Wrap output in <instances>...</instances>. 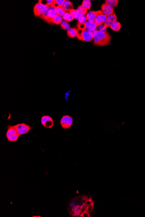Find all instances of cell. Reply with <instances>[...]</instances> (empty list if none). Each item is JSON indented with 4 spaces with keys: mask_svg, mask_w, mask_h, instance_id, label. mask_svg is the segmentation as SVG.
<instances>
[{
    "mask_svg": "<svg viewBox=\"0 0 145 217\" xmlns=\"http://www.w3.org/2000/svg\"><path fill=\"white\" fill-rule=\"evenodd\" d=\"M77 27L78 29L82 30V31H85L86 30V26L85 23H80L78 22L77 23Z\"/></svg>",
    "mask_w": 145,
    "mask_h": 217,
    "instance_id": "obj_25",
    "label": "cell"
},
{
    "mask_svg": "<svg viewBox=\"0 0 145 217\" xmlns=\"http://www.w3.org/2000/svg\"><path fill=\"white\" fill-rule=\"evenodd\" d=\"M57 15V13L56 8L53 6H50L44 15L41 16V18L47 23L51 24L52 19Z\"/></svg>",
    "mask_w": 145,
    "mask_h": 217,
    "instance_id": "obj_2",
    "label": "cell"
},
{
    "mask_svg": "<svg viewBox=\"0 0 145 217\" xmlns=\"http://www.w3.org/2000/svg\"><path fill=\"white\" fill-rule=\"evenodd\" d=\"M92 202L90 201H86V203H85V205H86L87 206H90V205H91Z\"/></svg>",
    "mask_w": 145,
    "mask_h": 217,
    "instance_id": "obj_28",
    "label": "cell"
},
{
    "mask_svg": "<svg viewBox=\"0 0 145 217\" xmlns=\"http://www.w3.org/2000/svg\"><path fill=\"white\" fill-rule=\"evenodd\" d=\"M93 33V43L95 45L105 46L109 44L111 41V36L106 31H95Z\"/></svg>",
    "mask_w": 145,
    "mask_h": 217,
    "instance_id": "obj_1",
    "label": "cell"
},
{
    "mask_svg": "<svg viewBox=\"0 0 145 217\" xmlns=\"http://www.w3.org/2000/svg\"><path fill=\"white\" fill-rule=\"evenodd\" d=\"M62 19L63 18L61 16L57 15V16H55V17L52 19L51 22V24L55 23L57 25L61 23V22H62Z\"/></svg>",
    "mask_w": 145,
    "mask_h": 217,
    "instance_id": "obj_18",
    "label": "cell"
},
{
    "mask_svg": "<svg viewBox=\"0 0 145 217\" xmlns=\"http://www.w3.org/2000/svg\"><path fill=\"white\" fill-rule=\"evenodd\" d=\"M62 7L65 11L69 12V10L73 9V5L71 2L69 1H65Z\"/></svg>",
    "mask_w": 145,
    "mask_h": 217,
    "instance_id": "obj_14",
    "label": "cell"
},
{
    "mask_svg": "<svg viewBox=\"0 0 145 217\" xmlns=\"http://www.w3.org/2000/svg\"><path fill=\"white\" fill-rule=\"evenodd\" d=\"M118 3L119 1L118 0H106L105 2L106 4L113 7L117 6Z\"/></svg>",
    "mask_w": 145,
    "mask_h": 217,
    "instance_id": "obj_21",
    "label": "cell"
},
{
    "mask_svg": "<svg viewBox=\"0 0 145 217\" xmlns=\"http://www.w3.org/2000/svg\"><path fill=\"white\" fill-rule=\"evenodd\" d=\"M83 217H88V214H87V213L84 212L83 214Z\"/></svg>",
    "mask_w": 145,
    "mask_h": 217,
    "instance_id": "obj_30",
    "label": "cell"
},
{
    "mask_svg": "<svg viewBox=\"0 0 145 217\" xmlns=\"http://www.w3.org/2000/svg\"><path fill=\"white\" fill-rule=\"evenodd\" d=\"M62 18L63 19H64V21L67 22H70L74 19L72 15H71V13H70L69 12H66L64 15V16H63Z\"/></svg>",
    "mask_w": 145,
    "mask_h": 217,
    "instance_id": "obj_17",
    "label": "cell"
},
{
    "mask_svg": "<svg viewBox=\"0 0 145 217\" xmlns=\"http://www.w3.org/2000/svg\"><path fill=\"white\" fill-rule=\"evenodd\" d=\"M47 8H48L47 6H46V5L43 4L40 2V1H39L38 3L35 5L33 8L34 15H35V16L36 17L38 16L41 17L42 15H44L45 12L46 11Z\"/></svg>",
    "mask_w": 145,
    "mask_h": 217,
    "instance_id": "obj_5",
    "label": "cell"
},
{
    "mask_svg": "<svg viewBox=\"0 0 145 217\" xmlns=\"http://www.w3.org/2000/svg\"><path fill=\"white\" fill-rule=\"evenodd\" d=\"M77 37L80 40L91 42L93 39V33L87 30L82 31L77 29Z\"/></svg>",
    "mask_w": 145,
    "mask_h": 217,
    "instance_id": "obj_3",
    "label": "cell"
},
{
    "mask_svg": "<svg viewBox=\"0 0 145 217\" xmlns=\"http://www.w3.org/2000/svg\"><path fill=\"white\" fill-rule=\"evenodd\" d=\"M110 28L113 31H119L121 28V23L116 21L111 25Z\"/></svg>",
    "mask_w": 145,
    "mask_h": 217,
    "instance_id": "obj_15",
    "label": "cell"
},
{
    "mask_svg": "<svg viewBox=\"0 0 145 217\" xmlns=\"http://www.w3.org/2000/svg\"><path fill=\"white\" fill-rule=\"evenodd\" d=\"M69 12L72 15V16L74 18V19H78V18H79V17L81 16L78 10H77V9H76V10L74 9H71L70 10H69Z\"/></svg>",
    "mask_w": 145,
    "mask_h": 217,
    "instance_id": "obj_19",
    "label": "cell"
},
{
    "mask_svg": "<svg viewBox=\"0 0 145 217\" xmlns=\"http://www.w3.org/2000/svg\"><path fill=\"white\" fill-rule=\"evenodd\" d=\"M68 36L70 38H74L77 36V29L73 28H70L68 29L67 32Z\"/></svg>",
    "mask_w": 145,
    "mask_h": 217,
    "instance_id": "obj_16",
    "label": "cell"
},
{
    "mask_svg": "<svg viewBox=\"0 0 145 217\" xmlns=\"http://www.w3.org/2000/svg\"><path fill=\"white\" fill-rule=\"evenodd\" d=\"M102 13L103 12L102 10H98L96 11H90L86 15V19L88 21L94 22L97 15Z\"/></svg>",
    "mask_w": 145,
    "mask_h": 217,
    "instance_id": "obj_9",
    "label": "cell"
},
{
    "mask_svg": "<svg viewBox=\"0 0 145 217\" xmlns=\"http://www.w3.org/2000/svg\"><path fill=\"white\" fill-rule=\"evenodd\" d=\"M61 28L64 30H67L70 28V24L65 21H63L61 23Z\"/></svg>",
    "mask_w": 145,
    "mask_h": 217,
    "instance_id": "obj_24",
    "label": "cell"
},
{
    "mask_svg": "<svg viewBox=\"0 0 145 217\" xmlns=\"http://www.w3.org/2000/svg\"><path fill=\"white\" fill-rule=\"evenodd\" d=\"M56 10L57 11V13L58 15L60 16H63L66 13L65 11L64 10L62 6H58L57 7H56Z\"/></svg>",
    "mask_w": 145,
    "mask_h": 217,
    "instance_id": "obj_22",
    "label": "cell"
},
{
    "mask_svg": "<svg viewBox=\"0 0 145 217\" xmlns=\"http://www.w3.org/2000/svg\"><path fill=\"white\" fill-rule=\"evenodd\" d=\"M117 18L116 17V15L114 13L113 14L108 16L106 22L103 24L105 28L106 29V28L110 27L111 25L112 24V23L117 21Z\"/></svg>",
    "mask_w": 145,
    "mask_h": 217,
    "instance_id": "obj_11",
    "label": "cell"
},
{
    "mask_svg": "<svg viewBox=\"0 0 145 217\" xmlns=\"http://www.w3.org/2000/svg\"><path fill=\"white\" fill-rule=\"evenodd\" d=\"M101 9L103 14L107 17L114 13L113 7L106 4V3L102 5Z\"/></svg>",
    "mask_w": 145,
    "mask_h": 217,
    "instance_id": "obj_12",
    "label": "cell"
},
{
    "mask_svg": "<svg viewBox=\"0 0 145 217\" xmlns=\"http://www.w3.org/2000/svg\"><path fill=\"white\" fill-rule=\"evenodd\" d=\"M19 134L14 126H9L8 127L7 132L6 133V137L9 142L16 141L19 137Z\"/></svg>",
    "mask_w": 145,
    "mask_h": 217,
    "instance_id": "obj_4",
    "label": "cell"
},
{
    "mask_svg": "<svg viewBox=\"0 0 145 217\" xmlns=\"http://www.w3.org/2000/svg\"><path fill=\"white\" fill-rule=\"evenodd\" d=\"M73 119L71 116L65 115L61 118L60 124L62 127L64 129H69L72 125Z\"/></svg>",
    "mask_w": 145,
    "mask_h": 217,
    "instance_id": "obj_6",
    "label": "cell"
},
{
    "mask_svg": "<svg viewBox=\"0 0 145 217\" xmlns=\"http://www.w3.org/2000/svg\"><path fill=\"white\" fill-rule=\"evenodd\" d=\"M77 20H78L79 22L80 23H85L87 20L86 19V17L85 16H80Z\"/></svg>",
    "mask_w": 145,
    "mask_h": 217,
    "instance_id": "obj_26",
    "label": "cell"
},
{
    "mask_svg": "<svg viewBox=\"0 0 145 217\" xmlns=\"http://www.w3.org/2000/svg\"><path fill=\"white\" fill-rule=\"evenodd\" d=\"M92 208H93V206L92 205H90V206H88V208H87V209L88 210V211H91L92 209Z\"/></svg>",
    "mask_w": 145,
    "mask_h": 217,
    "instance_id": "obj_29",
    "label": "cell"
},
{
    "mask_svg": "<svg viewBox=\"0 0 145 217\" xmlns=\"http://www.w3.org/2000/svg\"><path fill=\"white\" fill-rule=\"evenodd\" d=\"M14 127L20 136L28 133L32 128L30 126L24 123L19 124L15 125Z\"/></svg>",
    "mask_w": 145,
    "mask_h": 217,
    "instance_id": "obj_7",
    "label": "cell"
},
{
    "mask_svg": "<svg viewBox=\"0 0 145 217\" xmlns=\"http://www.w3.org/2000/svg\"><path fill=\"white\" fill-rule=\"evenodd\" d=\"M41 123L44 127L48 128H51L54 125L53 119L48 115L43 116L41 117Z\"/></svg>",
    "mask_w": 145,
    "mask_h": 217,
    "instance_id": "obj_8",
    "label": "cell"
},
{
    "mask_svg": "<svg viewBox=\"0 0 145 217\" xmlns=\"http://www.w3.org/2000/svg\"><path fill=\"white\" fill-rule=\"evenodd\" d=\"M55 2L57 3L59 6H62L64 4L65 0H54Z\"/></svg>",
    "mask_w": 145,
    "mask_h": 217,
    "instance_id": "obj_27",
    "label": "cell"
},
{
    "mask_svg": "<svg viewBox=\"0 0 145 217\" xmlns=\"http://www.w3.org/2000/svg\"><path fill=\"white\" fill-rule=\"evenodd\" d=\"M77 10H78L81 16H85L86 14H87V9H86L82 5L79 6Z\"/></svg>",
    "mask_w": 145,
    "mask_h": 217,
    "instance_id": "obj_20",
    "label": "cell"
},
{
    "mask_svg": "<svg viewBox=\"0 0 145 217\" xmlns=\"http://www.w3.org/2000/svg\"><path fill=\"white\" fill-rule=\"evenodd\" d=\"M82 5L84 7H85L86 9L88 10V9H90L91 6V3L90 1H89V0H83Z\"/></svg>",
    "mask_w": 145,
    "mask_h": 217,
    "instance_id": "obj_23",
    "label": "cell"
},
{
    "mask_svg": "<svg viewBox=\"0 0 145 217\" xmlns=\"http://www.w3.org/2000/svg\"><path fill=\"white\" fill-rule=\"evenodd\" d=\"M86 26V30L89 31L90 32H93L96 30V28L97 26L94 22H90V21H87L85 23Z\"/></svg>",
    "mask_w": 145,
    "mask_h": 217,
    "instance_id": "obj_13",
    "label": "cell"
},
{
    "mask_svg": "<svg viewBox=\"0 0 145 217\" xmlns=\"http://www.w3.org/2000/svg\"><path fill=\"white\" fill-rule=\"evenodd\" d=\"M107 16L103 14V13H100L97 15L96 18L94 23L97 26H101L103 24H104L107 20Z\"/></svg>",
    "mask_w": 145,
    "mask_h": 217,
    "instance_id": "obj_10",
    "label": "cell"
}]
</instances>
